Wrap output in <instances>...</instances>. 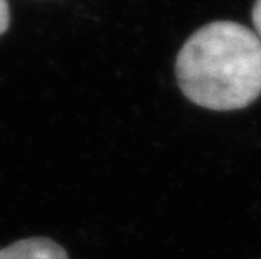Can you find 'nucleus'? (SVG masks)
<instances>
[{
    "label": "nucleus",
    "instance_id": "f03ea898",
    "mask_svg": "<svg viewBox=\"0 0 261 259\" xmlns=\"http://www.w3.org/2000/svg\"><path fill=\"white\" fill-rule=\"evenodd\" d=\"M0 259H69L68 252L56 241L47 238H29L15 241L0 249Z\"/></svg>",
    "mask_w": 261,
    "mask_h": 259
},
{
    "label": "nucleus",
    "instance_id": "20e7f679",
    "mask_svg": "<svg viewBox=\"0 0 261 259\" xmlns=\"http://www.w3.org/2000/svg\"><path fill=\"white\" fill-rule=\"evenodd\" d=\"M253 24L256 27V34L261 39V0H256L253 7Z\"/></svg>",
    "mask_w": 261,
    "mask_h": 259
},
{
    "label": "nucleus",
    "instance_id": "7ed1b4c3",
    "mask_svg": "<svg viewBox=\"0 0 261 259\" xmlns=\"http://www.w3.org/2000/svg\"><path fill=\"white\" fill-rule=\"evenodd\" d=\"M9 27V5L7 0H0V34H4Z\"/></svg>",
    "mask_w": 261,
    "mask_h": 259
},
{
    "label": "nucleus",
    "instance_id": "f257e3e1",
    "mask_svg": "<svg viewBox=\"0 0 261 259\" xmlns=\"http://www.w3.org/2000/svg\"><path fill=\"white\" fill-rule=\"evenodd\" d=\"M175 76L184 96L199 106L241 109L261 95V39L236 22H211L182 46Z\"/></svg>",
    "mask_w": 261,
    "mask_h": 259
}]
</instances>
